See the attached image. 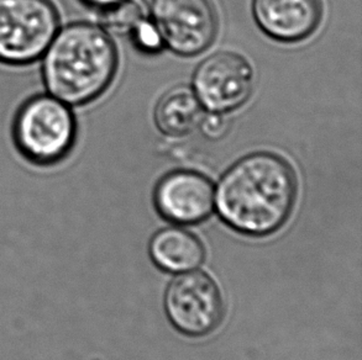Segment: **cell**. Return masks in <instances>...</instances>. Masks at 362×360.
<instances>
[{
	"label": "cell",
	"instance_id": "1",
	"mask_svg": "<svg viewBox=\"0 0 362 360\" xmlns=\"http://www.w3.org/2000/svg\"><path fill=\"white\" fill-rule=\"evenodd\" d=\"M297 181L288 163L267 152L236 162L214 190L221 220L236 232L252 237L274 234L293 209Z\"/></svg>",
	"mask_w": 362,
	"mask_h": 360
},
{
	"label": "cell",
	"instance_id": "2",
	"mask_svg": "<svg viewBox=\"0 0 362 360\" xmlns=\"http://www.w3.org/2000/svg\"><path fill=\"white\" fill-rule=\"evenodd\" d=\"M117 64V49L107 30L74 23L59 30L45 51L42 77L52 97L77 107L105 92Z\"/></svg>",
	"mask_w": 362,
	"mask_h": 360
},
{
	"label": "cell",
	"instance_id": "3",
	"mask_svg": "<svg viewBox=\"0 0 362 360\" xmlns=\"http://www.w3.org/2000/svg\"><path fill=\"white\" fill-rule=\"evenodd\" d=\"M76 119L66 102L49 95H36L20 107L13 137L25 160L52 166L69 155L76 141Z\"/></svg>",
	"mask_w": 362,
	"mask_h": 360
},
{
	"label": "cell",
	"instance_id": "4",
	"mask_svg": "<svg viewBox=\"0 0 362 360\" xmlns=\"http://www.w3.org/2000/svg\"><path fill=\"white\" fill-rule=\"evenodd\" d=\"M59 30V11L49 0H0V62L33 64Z\"/></svg>",
	"mask_w": 362,
	"mask_h": 360
},
{
	"label": "cell",
	"instance_id": "5",
	"mask_svg": "<svg viewBox=\"0 0 362 360\" xmlns=\"http://www.w3.org/2000/svg\"><path fill=\"white\" fill-rule=\"evenodd\" d=\"M163 305L172 326L188 337H204L216 331L226 311L219 287L202 272L175 277L165 292Z\"/></svg>",
	"mask_w": 362,
	"mask_h": 360
},
{
	"label": "cell",
	"instance_id": "6",
	"mask_svg": "<svg viewBox=\"0 0 362 360\" xmlns=\"http://www.w3.org/2000/svg\"><path fill=\"white\" fill-rule=\"evenodd\" d=\"M151 13L163 44L175 54H202L216 37V11L209 0H152Z\"/></svg>",
	"mask_w": 362,
	"mask_h": 360
},
{
	"label": "cell",
	"instance_id": "7",
	"mask_svg": "<svg viewBox=\"0 0 362 360\" xmlns=\"http://www.w3.org/2000/svg\"><path fill=\"white\" fill-rule=\"evenodd\" d=\"M254 88L249 62L235 52L219 51L202 61L193 76V92L208 112H233L240 107Z\"/></svg>",
	"mask_w": 362,
	"mask_h": 360
},
{
	"label": "cell",
	"instance_id": "8",
	"mask_svg": "<svg viewBox=\"0 0 362 360\" xmlns=\"http://www.w3.org/2000/svg\"><path fill=\"white\" fill-rule=\"evenodd\" d=\"M155 206L163 219L175 224H199L214 209V186L201 173L172 172L157 184Z\"/></svg>",
	"mask_w": 362,
	"mask_h": 360
},
{
	"label": "cell",
	"instance_id": "9",
	"mask_svg": "<svg viewBox=\"0 0 362 360\" xmlns=\"http://www.w3.org/2000/svg\"><path fill=\"white\" fill-rule=\"evenodd\" d=\"M255 21L264 34L282 42H296L317 29L319 0H252Z\"/></svg>",
	"mask_w": 362,
	"mask_h": 360
},
{
	"label": "cell",
	"instance_id": "10",
	"mask_svg": "<svg viewBox=\"0 0 362 360\" xmlns=\"http://www.w3.org/2000/svg\"><path fill=\"white\" fill-rule=\"evenodd\" d=\"M150 256L152 262L165 272H191L203 263L206 249L201 239L189 231L168 227L152 237Z\"/></svg>",
	"mask_w": 362,
	"mask_h": 360
},
{
	"label": "cell",
	"instance_id": "11",
	"mask_svg": "<svg viewBox=\"0 0 362 360\" xmlns=\"http://www.w3.org/2000/svg\"><path fill=\"white\" fill-rule=\"evenodd\" d=\"M156 126L163 135L181 137L199 126L203 107L193 89L178 85L167 90L153 112Z\"/></svg>",
	"mask_w": 362,
	"mask_h": 360
},
{
	"label": "cell",
	"instance_id": "12",
	"mask_svg": "<svg viewBox=\"0 0 362 360\" xmlns=\"http://www.w3.org/2000/svg\"><path fill=\"white\" fill-rule=\"evenodd\" d=\"M104 28L115 32H132L142 19H145L141 6L134 0H122L119 4L98 13Z\"/></svg>",
	"mask_w": 362,
	"mask_h": 360
},
{
	"label": "cell",
	"instance_id": "13",
	"mask_svg": "<svg viewBox=\"0 0 362 360\" xmlns=\"http://www.w3.org/2000/svg\"><path fill=\"white\" fill-rule=\"evenodd\" d=\"M134 42L136 44L137 49H142L145 52H158L163 47L160 32L157 31L155 24L147 20L142 19L139 24L132 29V32Z\"/></svg>",
	"mask_w": 362,
	"mask_h": 360
},
{
	"label": "cell",
	"instance_id": "14",
	"mask_svg": "<svg viewBox=\"0 0 362 360\" xmlns=\"http://www.w3.org/2000/svg\"><path fill=\"white\" fill-rule=\"evenodd\" d=\"M201 131L208 140H221L229 131V120L224 116V112H211L203 115L199 122Z\"/></svg>",
	"mask_w": 362,
	"mask_h": 360
},
{
	"label": "cell",
	"instance_id": "15",
	"mask_svg": "<svg viewBox=\"0 0 362 360\" xmlns=\"http://www.w3.org/2000/svg\"><path fill=\"white\" fill-rule=\"evenodd\" d=\"M84 4L88 5L93 9L98 10V13L112 8L114 5L119 4L122 0H82Z\"/></svg>",
	"mask_w": 362,
	"mask_h": 360
}]
</instances>
